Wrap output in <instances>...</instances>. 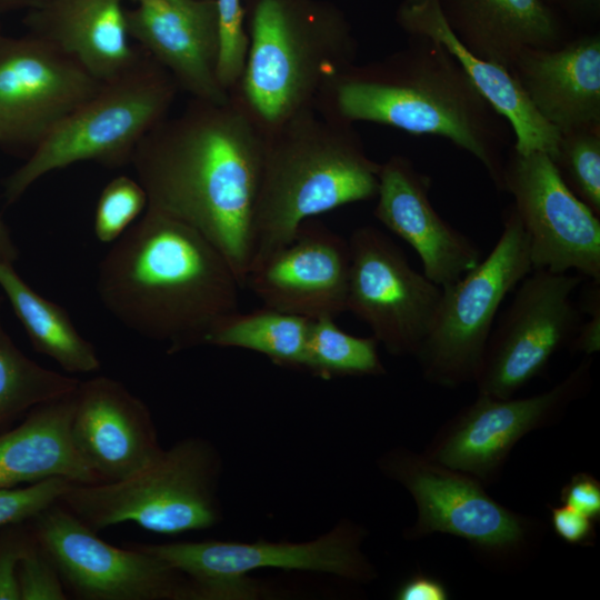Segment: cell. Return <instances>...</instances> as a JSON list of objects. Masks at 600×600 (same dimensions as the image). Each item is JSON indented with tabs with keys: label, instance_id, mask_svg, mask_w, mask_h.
Listing matches in <instances>:
<instances>
[{
	"label": "cell",
	"instance_id": "43",
	"mask_svg": "<svg viewBox=\"0 0 600 600\" xmlns=\"http://www.w3.org/2000/svg\"><path fill=\"white\" fill-rule=\"evenodd\" d=\"M132 1H137V0H132Z\"/></svg>",
	"mask_w": 600,
	"mask_h": 600
},
{
	"label": "cell",
	"instance_id": "9",
	"mask_svg": "<svg viewBox=\"0 0 600 600\" xmlns=\"http://www.w3.org/2000/svg\"><path fill=\"white\" fill-rule=\"evenodd\" d=\"M361 536L352 524H339L329 533L303 543L209 540L138 546L188 577L193 599L223 600L257 596L248 574L266 568L369 579L372 570L359 548Z\"/></svg>",
	"mask_w": 600,
	"mask_h": 600
},
{
	"label": "cell",
	"instance_id": "12",
	"mask_svg": "<svg viewBox=\"0 0 600 600\" xmlns=\"http://www.w3.org/2000/svg\"><path fill=\"white\" fill-rule=\"evenodd\" d=\"M347 311L393 356H416L434 322L442 288L418 272L403 250L373 226L348 239Z\"/></svg>",
	"mask_w": 600,
	"mask_h": 600
},
{
	"label": "cell",
	"instance_id": "22",
	"mask_svg": "<svg viewBox=\"0 0 600 600\" xmlns=\"http://www.w3.org/2000/svg\"><path fill=\"white\" fill-rule=\"evenodd\" d=\"M122 0H44L29 10L30 34L108 82L132 68L143 50L131 44Z\"/></svg>",
	"mask_w": 600,
	"mask_h": 600
},
{
	"label": "cell",
	"instance_id": "41",
	"mask_svg": "<svg viewBox=\"0 0 600 600\" xmlns=\"http://www.w3.org/2000/svg\"><path fill=\"white\" fill-rule=\"evenodd\" d=\"M566 9L582 16L596 17L599 13L600 0H558Z\"/></svg>",
	"mask_w": 600,
	"mask_h": 600
},
{
	"label": "cell",
	"instance_id": "19",
	"mask_svg": "<svg viewBox=\"0 0 600 600\" xmlns=\"http://www.w3.org/2000/svg\"><path fill=\"white\" fill-rule=\"evenodd\" d=\"M126 10L131 39L192 99L224 102L218 79L220 50L216 0H137Z\"/></svg>",
	"mask_w": 600,
	"mask_h": 600
},
{
	"label": "cell",
	"instance_id": "21",
	"mask_svg": "<svg viewBox=\"0 0 600 600\" xmlns=\"http://www.w3.org/2000/svg\"><path fill=\"white\" fill-rule=\"evenodd\" d=\"M509 71L538 113L560 133L600 124V34L522 50Z\"/></svg>",
	"mask_w": 600,
	"mask_h": 600
},
{
	"label": "cell",
	"instance_id": "24",
	"mask_svg": "<svg viewBox=\"0 0 600 600\" xmlns=\"http://www.w3.org/2000/svg\"><path fill=\"white\" fill-rule=\"evenodd\" d=\"M448 24L477 57L510 69L527 48H556L571 36L542 0H440Z\"/></svg>",
	"mask_w": 600,
	"mask_h": 600
},
{
	"label": "cell",
	"instance_id": "39",
	"mask_svg": "<svg viewBox=\"0 0 600 600\" xmlns=\"http://www.w3.org/2000/svg\"><path fill=\"white\" fill-rule=\"evenodd\" d=\"M446 586L428 574L417 573L406 580L397 590L398 600H447Z\"/></svg>",
	"mask_w": 600,
	"mask_h": 600
},
{
	"label": "cell",
	"instance_id": "8",
	"mask_svg": "<svg viewBox=\"0 0 600 600\" xmlns=\"http://www.w3.org/2000/svg\"><path fill=\"white\" fill-rule=\"evenodd\" d=\"M531 271L528 236L511 204L491 251L442 288L432 328L414 356L427 381L447 388L476 381L502 302Z\"/></svg>",
	"mask_w": 600,
	"mask_h": 600
},
{
	"label": "cell",
	"instance_id": "37",
	"mask_svg": "<svg viewBox=\"0 0 600 600\" xmlns=\"http://www.w3.org/2000/svg\"><path fill=\"white\" fill-rule=\"evenodd\" d=\"M563 504H567L592 520L600 518V483L586 472L574 474L562 488L560 494Z\"/></svg>",
	"mask_w": 600,
	"mask_h": 600
},
{
	"label": "cell",
	"instance_id": "5",
	"mask_svg": "<svg viewBox=\"0 0 600 600\" xmlns=\"http://www.w3.org/2000/svg\"><path fill=\"white\" fill-rule=\"evenodd\" d=\"M248 50L234 92L264 132L316 108L326 86L356 63L344 13L326 0H242Z\"/></svg>",
	"mask_w": 600,
	"mask_h": 600
},
{
	"label": "cell",
	"instance_id": "16",
	"mask_svg": "<svg viewBox=\"0 0 600 600\" xmlns=\"http://www.w3.org/2000/svg\"><path fill=\"white\" fill-rule=\"evenodd\" d=\"M387 471L416 501L413 537L448 533L497 554L516 551L528 538L527 520L493 500L471 476L409 452L392 454Z\"/></svg>",
	"mask_w": 600,
	"mask_h": 600
},
{
	"label": "cell",
	"instance_id": "40",
	"mask_svg": "<svg viewBox=\"0 0 600 600\" xmlns=\"http://www.w3.org/2000/svg\"><path fill=\"white\" fill-rule=\"evenodd\" d=\"M19 256L8 227L0 218V259L13 263Z\"/></svg>",
	"mask_w": 600,
	"mask_h": 600
},
{
	"label": "cell",
	"instance_id": "34",
	"mask_svg": "<svg viewBox=\"0 0 600 600\" xmlns=\"http://www.w3.org/2000/svg\"><path fill=\"white\" fill-rule=\"evenodd\" d=\"M17 577L20 600L68 599L58 570L33 536L19 561Z\"/></svg>",
	"mask_w": 600,
	"mask_h": 600
},
{
	"label": "cell",
	"instance_id": "42",
	"mask_svg": "<svg viewBox=\"0 0 600 600\" xmlns=\"http://www.w3.org/2000/svg\"><path fill=\"white\" fill-rule=\"evenodd\" d=\"M44 0H0V11L13 9L32 10L42 4Z\"/></svg>",
	"mask_w": 600,
	"mask_h": 600
},
{
	"label": "cell",
	"instance_id": "23",
	"mask_svg": "<svg viewBox=\"0 0 600 600\" xmlns=\"http://www.w3.org/2000/svg\"><path fill=\"white\" fill-rule=\"evenodd\" d=\"M397 22L410 37L432 39L453 56L483 98L509 122L518 152L556 154L560 132L538 113L508 69L462 44L448 24L440 0H404L397 10Z\"/></svg>",
	"mask_w": 600,
	"mask_h": 600
},
{
	"label": "cell",
	"instance_id": "35",
	"mask_svg": "<svg viewBox=\"0 0 600 600\" xmlns=\"http://www.w3.org/2000/svg\"><path fill=\"white\" fill-rule=\"evenodd\" d=\"M31 540V531H13L0 539V600H20L17 569Z\"/></svg>",
	"mask_w": 600,
	"mask_h": 600
},
{
	"label": "cell",
	"instance_id": "4",
	"mask_svg": "<svg viewBox=\"0 0 600 600\" xmlns=\"http://www.w3.org/2000/svg\"><path fill=\"white\" fill-rule=\"evenodd\" d=\"M264 133L249 271L290 242L304 221L376 198L381 168L352 123L316 108Z\"/></svg>",
	"mask_w": 600,
	"mask_h": 600
},
{
	"label": "cell",
	"instance_id": "7",
	"mask_svg": "<svg viewBox=\"0 0 600 600\" xmlns=\"http://www.w3.org/2000/svg\"><path fill=\"white\" fill-rule=\"evenodd\" d=\"M218 474L213 448L202 439L187 438L124 480L70 482L58 502L96 532L132 522L153 533L173 536L207 529L218 521Z\"/></svg>",
	"mask_w": 600,
	"mask_h": 600
},
{
	"label": "cell",
	"instance_id": "14",
	"mask_svg": "<svg viewBox=\"0 0 600 600\" xmlns=\"http://www.w3.org/2000/svg\"><path fill=\"white\" fill-rule=\"evenodd\" d=\"M102 83L38 37L0 38V144L32 151Z\"/></svg>",
	"mask_w": 600,
	"mask_h": 600
},
{
	"label": "cell",
	"instance_id": "29",
	"mask_svg": "<svg viewBox=\"0 0 600 600\" xmlns=\"http://www.w3.org/2000/svg\"><path fill=\"white\" fill-rule=\"evenodd\" d=\"M334 319L311 320L304 368L322 378L383 373L378 340L373 336H352L340 329Z\"/></svg>",
	"mask_w": 600,
	"mask_h": 600
},
{
	"label": "cell",
	"instance_id": "28",
	"mask_svg": "<svg viewBox=\"0 0 600 600\" xmlns=\"http://www.w3.org/2000/svg\"><path fill=\"white\" fill-rule=\"evenodd\" d=\"M79 382L27 357L7 333L0 317V433L34 407L74 391Z\"/></svg>",
	"mask_w": 600,
	"mask_h": 600
},
{
	"label": "cell",
	"instance_id": "26",
	"mask_svg": "<svg viewBox=\"0 0 600 600\" xmlns=\"http://www.w3.org/2000/svg\"><path fill=\"white\" fill-rule=\"evenodd\" d=\"M0 287L38 352L69 373L100 369L94 346L77 330L67 310L37 293L19 277L12 263L1 259Z\"/></svg>",
	"mask_w": 600,
	"mask_h": 600
},
{
	"label": "cell",
	"instance_id": "10",
	"mask_svg": "<svg viewBox=\"0 0 600 600\" xmlns=\"http://www.w3.org/2000/svg\"><path fill=\"white\" fill-rule=\"evenodd\" d=\"M31 533L69 591L83 600L193 599L188 580L138 543L114 547L61 503L32 519Z\"/></svg>",
	"mask_w": 600,
	"mask_h": 600
},
{
	"label": "cell",
	"instance_id": "27",
	"mask_svg": "<svg viewBox=\"0 0 600 600\" xmlns=\"http://www.w3.org/2000/svg\"><path fill=\"white\" fill-rule=\"evenodd\" d=\"M311 320L263 306L226 316L207 334L204 344L259 352L281 366L304 368Z\"/></svg>",
	"mask_w": 600,
	"mask_h": 600
},
{
	"label": "cell",
	"instance_id": "3",
	"mask_svg": "<svg viewBox=\"0 0 600 600\" xmlns=\"http://www.w3.org/2000/svg\"><path fill=\"white\" fill-rule=\"evenodd\" d=\"M316 109L352 124L374 122L448 139L473 156L502 191L510 124L432 39L410 37L380 60L350 66L326 86Z\"/></svg>",
	"mask_w": 600,
	"mask_h": 600
},
{
	"label": "cell",
	"instance_id": "6",
	"mask_svg": "<svg viewBox=\"0 0 600 600\" xmlns=\"http://www.w3.org/2000/svg\"><path fill=\"white\" fill-rule=\"evenodd\" d=\"M179 88L144 51L116 79L103 82L69 113L4 183L8 203L38 179L82 161L119 168L131 162L141 140L169 114Z\"/></svg>",
	"mask_w": 600,
	"mask_h": 600
},
{
	"label": "cell",
	"instance_id": "13",
	"mask_svg": "<svg viewBox=\"0 0 600 600\" xmlns=\"http://www.w3.org/2000/svg\"><path fill=\"white\" fill-rule=\"evenodd\" d=\"M502 191L527 232L532 270L574 272L600 282V216L564 183L546 152L510 146Z\"/></svg>",
	"mask_w": 600,
	"mask_h": 600
},
{
	"label": "cell",
	"instance_id": "11",
	"mask_svg": "<svg viewBox=\"0 0 600 600\" xmlns=\"http://www.w3.org/2000/svg\"><path fill=\"white\" fill-rule=\"evenodd\" d=\"M583 277L532 270L496 321L476 378L478 394L510 398L570 346L582 321L572 296Z\"/></svg>",
	"mask_w": 600,
	"mask_h": 600
},
{
	"label": "cell",
	"instance_id": "15",
	"mask_svg": "<svg viewBox=\"0 0 600 600\" xmlns=\"http://www.w3.org/2000/svg\"><path fill=\"white\" fill-rule=\"evenodd\" d=\"M589 368L590 361L584 360L561 382L531 397L478 394L438 433L424 456L479 481H489L524 434L550 422L587 389Z\"/></svg>",
	"mask_w": 600,
	"mask_h": 600
},
{
	"label": "cell",
	"instance_id": "25",
	"mask_svg": "<svg viewBox=\"0 0 600 600\" xmlns=\"http://www.w3.org/2000/svg\"><path fill=\"white\" fill-rule=\"evenodd\" d=\"M76 396L77 389L39 404L20 424L0 433V489L50 478L98 483L71 439Z\"/></svg>",
	"mask_w": 600,
	"mask_h": 600
},
{
	"label": "cell",
	"instance_id": "36",
	"mask_svg": "<svg viewBox=\"0 0 600 600\" xmlns=\"http://www.w3.org/2000/svg\"><path fill=\"white\" fill-rule=\"evenodd\" d=\"M582 291L579 309L587 312L589 319L581 321L570 347L590 356L600 349V282L590 280Z\"/></svg>",
	"mask_w": 600,
	"mask_h": 600
},
{
	"label": "cell",
	"instance_id": "2",
	"mask_svg": "<svg viewBox=\"0 0 600 600\" xmlns=\"http://www.w3.org/2000/svg\"><path fill=\"white\" fill-rule=\"evenodd\" d=\"M239 278L200 232L151 207L99 264L97 290L123 326L168 343V352L204 344L239 310Z\"/></svg>",
	"mask_w": 600,
	"mask_h": 600
},
{
	"label": "cell",
	"instance_id": "1",
	"mask_svg": "<svg viewBox=\"0 0 600 600\" xmlns=\"http://www.w3.org/2000/svg\"><path fill=\"white\" fill-rule=\"evenodd\" d=\"M264 147V131L230 92L224 102L191 99L141 140L130 162L148 207L206 237L242 288L253 257Z\"/></svg>",
	"mask_w": 600,
	"mask_h": 600
},
{
	"label": "cell",
	"instance_id": "33",
	"mask_svg": "<svg viewBox=\"0 0 600 600\" xmlns=\"http://www.w3.org/2000/svg\"><path fill=\"white\" fill-rule=\"evenodd\" d=\"M71 481L50 478L27 487L0 489V527L32 520L58 502Z\"/></svg>",
	"mask_w": 600,
	"mask_h": 600
},
{
	"label": "cell",
	"instance_id": "20",
	"mask_svg": "<svg viewBox=\"0 0 600 600\" xmlns=\"http://www.w3.org/2000/svg\"><path fill=\"white\" fill-rule=\"evenodd\" d=\"M431 179L401 154L381 163L376 219L419 256L423 274L443 288L458 281L482 258L466 234L444 220L430 200Z\"/></svg>",
	"mask_w": 600,
	"mask_h": 600
},
{
	"label": "cell",
	"instance_id": "30",
	"mask_svg": "<svg viewBox=\"0 0 600 600\" xmlns=\"http://www.w3.org/2000/svg\"><path fill=\"white\" fill-rule=\"evenodd\" d=\"M551 160L569 189L600 216V124L560 133Z\"/></svg>",
	"mask_w": 600,
	"mask_h": 600
},
{
	"label": "cell",
	"instance_id": "31",
	"mask_svg": "<svg viewBox=\"0 0 600 600\" xmlns=\"http://www.w3.org/2000/svg\"><path fill=\"white\" fill-rule=\"evenodd\" d=\"M148 208L141 183L127 176L110 180L102 189L94 210L93 232L102 243L118 240Z\"/></svg>",
	"mask_w": 600,
	"mask_h": 600
},
{
	"label": "cell",
	"instance_id": "17",
	"mask_svg": "<svg viewBox=\"0 0 600 600\" xmlns=\"http://www.w3.org/2000/svg\"><path fill=\"white\" fill-rule=\"evenodd\" d=\"M349 242L309 219L294 238L252 268L244 280L263 306L314 320L347 311Z\"/></svg>",
	"mask_w": 600,
	"mask_h": 600
},
{
	"label": "cell",
	"instance_id": "32",
	"mask_svg": "<svg viewBox=\"0 0 600 600\" xmlns=\"http://www.w3.org/2000/svg\"><path fill=\"white\" fill-rule=\"evenodd\" d=\"M220 50L218 79L227 92H232L241 79L247 50L248 34L242 0H216Z\"/></svg>",
	"mask_w": 600,
	"mask_h": 600
},
{
	"label": "cell",
	"instance_id": "38",
	"mask_svg": "<svg viewBox=\"0 0 600 600\" xmlns=\"http://www.w3.org/2000/svg\"><path fill=\"white\" fill-rule=\"evenodd\" d=\"M551 523L557 536L571 544H588L594 538L591 518L567 506L550 509Z\"/></svg>",
	"mask_w": 600,
	"mask_h": 600
},
{
	"label": "cell",
	"instance_id": "18",
	"mask_svg": "<svg viewBox=\"0 0 600 600\" xmlns=\"http://www.w3.org/2000/svg\"><path fill=\"white\" fill-rule=\"evenodd\" d=\"M71 439L98 483L132 477L163 451L147 404L106 376L79 382Z\"/></svg>",
	"mask_w": 600,
	"mask_h": 600
}]
</instances>
